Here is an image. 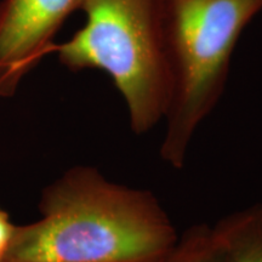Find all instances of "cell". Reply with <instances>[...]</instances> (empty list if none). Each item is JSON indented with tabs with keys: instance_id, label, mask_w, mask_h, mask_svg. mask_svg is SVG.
Segmentation results:
<instances>
[{
	"instance_id": "obj_2",
	"label": "cell",
	"mask_w": 262,
	"mask_h": 262,
	"mask_svg": "<svg viewBox=\"0 0 262 262\" xmlns=\"http://www.w3.org/2000/svg\"><path fill=\"white\" fill-rule=\"evenodd\" d=\"M171 94L159 155L182 169L202 123L217 106L229 64L262 0H158Z\"/></svg>"
},
{
	"instance_id": "obj_1",
	"label": "cell",
	"mask_w": 262,
	"mask_h": 262,
	"mask_svg": "<svg viewBox=\"0 0 262 262\" xmlns=\"http://www.w3.org/2000/svg\"><path fill=\"white\" fill-rule=\"evenodd\" d=\"M41 219L15 226L2 262H155L179 237L153 192L74 166L45 187Z\"/></svg>"
},
{
	"instance_id": "obj_6",
	"label": "cell",
	"mask_w": 262,
	"mask_h": 262,
	"mask_svg": "<svg viewBox=\"0 0 262 262\" xmlns=\"http://www.w3.org/2000/svg\"><path fill=\"white\" fill-rule=\"evenodd\" d=\"M155 262H219L212 226H189L179 234L172 247Z\"/></svg>"
},
{
	"instance_id": "obj_3",
	"label": "cell",
	"mask_w": 262,
	"mask_h": 262,
	"mask_svg": "<svg viewBox=\"0 0 262 262\" xmlns=\"http://www.w3.org/2000/svg\"><path fill=\"white\" fill-rule=\"evenodd\" d=\"M85 24L63 44L58 61L72 72L102 71L126 104L130 129L149 133L164 122L171 79L158 0H83Z\"/></svg>"
},
{
	"instance_id": "obj_5",
	"label": "cell",
	"mask_w": 262,
	"mask_h": 262,
	"mask_svg": "<svg viewBox=\"0 0 262 262\" xmlns=\"http://www.w3.org/2000/svg\"><path fill=\"white\" fill-rule=\"evenodd\" d=\"M212 234L219 262H262V204L224 216Z\"/></svg>"
},
{
	"instance_id": "obj_7",
	"label": "cell",
	"mask_w": 262,
	"mask_h": 262,
	"mask_svg": "<svg viewBox=\"0 0 262 262\" xmlns=\"http://www.w3.org/2000/svg\"><path fill=\"white\" fill-rule=\"evenodd\" d=\"M14 231L15 225L11 224L9 215L0 208V262L5 256Z\"/></svg>"
},
{
	"instance_id": "obj_4",
	"label": "cell",
	"mask_w": 262,
	"mask_h": 262,
	"mask_svg": "<svg viewBox=\"0 0 262 262\" xmlns=\"http://www.w3.org/2000/svg\"><path fill=\"white\" fill-rule=\"evenodd\" d=\"M83 0H0V97H9Z\"/></svg>"
}]
</instances>
